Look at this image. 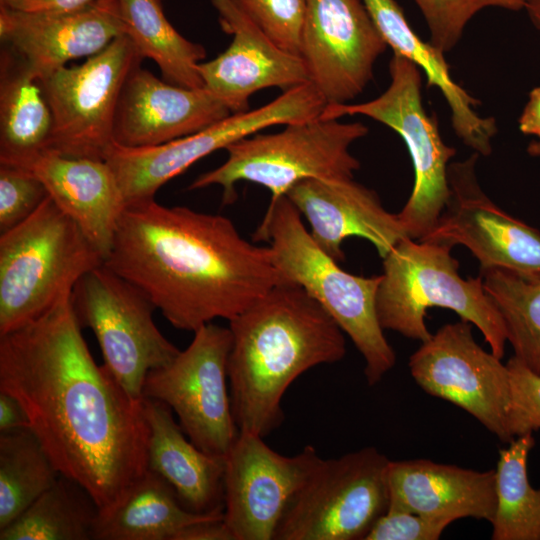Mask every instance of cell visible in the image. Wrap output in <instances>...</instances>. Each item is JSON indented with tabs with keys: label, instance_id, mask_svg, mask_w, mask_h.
Masks as SVG:
<instances>
[{
	"label": "cell",
	"instance_id": "26",
	"mask_svg": "<svg viewBox=\"0 0 540 540\" xmlns=\"http://www.w3.org/2000/svg\"><path fill=\"white\" fill-rule=\"evenodd\" d=\"M52 127L39 78L5 45L0 57V164L30 169L47 151Z\"/></svg>",
	"mask_w": 540,
	"mask_h": 540
},
{
	"label": "cell",
	"instance_id": "37",
	"mask_svg": "<svg viewBox=\"0 0 540 540\" xmlns=\"http://www.w3.org/2000/svg\"><path fill=\"white\" fill-rule=\"evenodd\" d=\"M450 524L407 511L387 510L364 540H437Z\"/></svg>",
	"mask_w": 540,
	"mask_h": 540
},
{
	"label": "cell",
	"instance_id": "41",
	"mask_svg": "<svg viewBox=\"0 0 540 540\" xmlns=\"http://www.w3.org/2000/svg\"><path fill=\"white\" fill-rule=\"evenodd\" d=\"M518 124L523 134L540 139V86L530 91Z\"/></svg>",
	"mask_w": 540,
	"mask_h": 540
},
{
	"label": "cell",
	"instance_id": "15",
	"mask_svg": "<svg viewBox=\"0 0 540 540\" xmlns=\"http://www.w3.org/2000/svg\"><path fill=\"white\" fill-rule=\"evenodd\" d=\"M322 459L312 445L285 456L264 437L239 431L223 478V520L234 540H274L287 506Z\"/></svg>",
	"mask_w": 540,
	"mask_h": 540
},
{
	"label": "cell",
	"instance_id": "40",
	"mask_svg": "<svg viewBox=\"0 0 540 540\" xmlns=\"http://www.w3.org/2000/svg\"><path fill=\"white\" fill-rule=\"evenodd\" d=\"M29 428L27 414L11 394L0 390V432Z\"/></svg>",
	"mask_w": 540,
	"mask_h": 540
},
{
	"label": "cell",
	"instance_id": "8",
	"mask_svg": "<svg viewBox=\"0 0 540 540\" xmlns=\"http://www.w3.org/2000/svg\"><path fill=\"white\" fill-rule=\"evenodd\" d=\"M389 73V86L375 99L329 104L320 117L364 115L388 126L403 139L413 164L414 184L398 216L408 236L420 240L434 227L449 199L448 168L456 149L445 144L436 119L424 108L421 70L393 53Z\"/></svg>",
	"mask_w": 540,
	"mask_h": 540
},
{
	"label": "cell",
	"instance_id": "44",
	"mask_svg": "<svg viewBox=\"0 0 540 540\" xmlns=\"http://www.w3.org/2000/svg\"><path fill=\"white\" fill-rule=\"evenodd\" d=\"M525 3V9L540 5V0H523Z\"/></svg>",
	"mask_w": 540,
	"mask_h": 540
},
{
	"label": "cell",
	"instance_id": "6",
	"mask_svg": "<svg viewBox=\"0 0 540 540\" xmlns=\"http://www.w3.org/2000/svg\"><path fill=\"white\" fill-rule=\"evenodd\" d=\"M102 264L101 253L48 196L0 235V336L71 296L79 279Z\"/></svg>",
	"mask_w": 540,
	"mask_h": 540
},
{
	"label": "cell",
	"instance_id": "2",
	"mask_svg": "<svg viewBox=\"0 0 540 540\" xmlns=\"http://www.w3.org/2000/svg\"><path fill=\"white\" fill-rule=\"evenodd\" d=\"M104 264L192 332L231 320L283 283L269 246L245 239L229 218L155 198L126 205Z\"/></svg>",
	"mask_w": 540,
	"mask_h": 540
},
{
	"label": "cell",
	"instance_id": "22",
	"mask_svg": "<svg viewBox=\"0 0 540 540\" xmlns=\"http://www.w3.org/2000/svg\"><path fill=\"white\" fill-rule=\"evenodd\" d=\"M387 510H402L450 523L473 518L492 522L495 470L478 471L428 459L390 460Z\"/></svg>",
	"mask_w": 540,
	"mask_h": 540
},
{
	"label": "cell",
	"instance_id": "10",
	"mask_svg": "<svg viewBox=\"0 0 540 540\" xmlns=\"http://www.w3.org/2000/svg\"><path fill=\"white\" fill-rule=\"evenodd\" d=\"M327 105L311 83L291 88L256 109L234 113L207 128L151 147L112 143L104 160L112 169L126 204L152 199L168 181L211 153L275 125L317 118Z\"/></svg>",
	"mask_w": 540,
	"mask_h": 540
},
{
	"label": "cell",
	"instance_id": "5",
	"mask_svg": "<svg viewBox=\"0 0 540 540\" xmlns=\"http://www.w3.org/2000/svg\"><path fill=\"white\" fill-rule=\"evenodd\" d=\"M451 248L408 237L382 258L376 294L379 323L384 330L424 342L432 335L425 323L427 309L447 308L476 326L491 352L502 359L507 342L503 319L483 287L482 276L459 275Z\"/></svg>",
	"mask_w": 540,
	"mask_h": 540
},
{
	"label": "cell",
	"instance_id": "25",
	"mask_svg": "<svg viewBox=\"0 0 540 540\" xmlns=\"http://www.w3.org/2000/svg\"><path fill=\"white\" fill-rule=\"evenodd\" d=\"M362 1L387 46L423 70L427 86L442 93L458 138L479 156L490 155L498 131L496 120L476 112L479 101L453 80L445 53L416 34L396 0Z\"/></svg>",
	"mask_w": 540,
	"mask_h": 540
},
{
	"label": "cell",
	"instance_id": "27",
	"mask_svg": "<svg viewBox=\"0 0 540 540\" xmlns=\"http://www.w3.org/2000/svg\"><path fill=\"white\" fill-rule=\"evenodd\" d=\"M223 517L189 511L169 484L147 469L116 508L98 515L92 540H176L189 525Z\"/></svg>",
	"mask_w": 540,
	"mask_h": 540
},
{
	"label": "cell",
	"instance_id": "24",
	"mask_svg": "<svg viewBox=\"0 0 540 540\" xmlns=\"http://www.w3.org/2000/svg\"><path fill=\"white\" fill-rule=\"evenodd\" d=\"M143 407L149 426L147 469L165 480L189 511L223 513L225 458L194 445L165 403L143 398Z\"/></svg>",
	"mask_w": 540,
	"mask_h": 540
},
{
	"label": "cell",
	"instance_id": "4",
	"mask_svg": "<svg viewBox=\"0 0 540 540\" xmlns=\"http://www.w3.org/2000/svg\"><path fill=\"white\" fill-rule=\"evenodd\" d=\"M254 240L267 241L283 282L302 287L336 321L361 353L368 385H376L396 362L376 311L381 275L351 274L312 238L287 196L270 201Z\"/></svg>",
	"mask_w": 540,
	"mask_h": 540
},
{
	"label": "cell",
	"instance_id": "36",
	"mask_svg": "<svg viewBox=\"0 0 540 540\" xmlns=\"http://www.w3.org/2000/svg\"><path fill=\"white\" fill-rule=\"evenodd\" d=\"M506 365L510 378L509 427L516 438L540 430V374L515 356Z\"/></svg>",
	"mask_w": 540,
	"mask_h": 540
},
{
	"label": "cell",
	"instance_id": "14",
	"mask_svg": "<svg viewBox=\"0 0 540 540\" xmlns=\"http://www.w3.org/2000/svg\"><path fill=\"white\" fill-rule=\"evenodd\" d=\"M410 373L427 394L468 412L503 443L509 427V370L474 339L471 323H448L422 342L409 359Z\"/></svg>",
	"mask_w": 540,
	"mask_h": 540
},
{
	"label": "cell",
	"instance_id": "35",
	"mask_svg": "<svg viewBox=\"0 0 540 540\" xmlns=\"http://www.w3.org/2000/svg\"><path fill=\"white\" fill-rule=\"evenodd\" d=\"M48 196L32 170L0 164V233L29 218Z\"/></svg>",
	"mask_w": 540,
	"mask_h": 540
},
{
	"label": "cell",
	"instance_id": "13",
	"mask_svg": "<svg viewBox=\"0 0 540 540\" xmlns=\"http://www.w3.org/2000/svg\"><path fill=\"white\" fill-rule=\"evenodd\" d=\"M144 58L125 34L80 65L63 66L40 80L53 127L47 151L104 159L125 81Z\"/></svg>",
	"mask_w": 540,
	"mask_h": 540
},
{
	"label": "cell",
	"instance_id": "29",
	"mask_svg": "<svg viewBox=\"0 0 540 540\" xmlns=\"http://www.w3.org/2000/svg\"><path fill=\"white\" fill-rule=\"evenodd\" d=\"M98 515L90 494L60 474L23 513L0 529V540H91Z\"/></svg>",
	"mask_w": 540,
	"mask_h": 540
},
{
	"label": "cell",
	"instance_id": "30",
	"mask_svg": "<svg viewBox=\"0 0 540 540\" xmlns=\"http://www.w3.org/2000/svg\"><path fill=\"white\" fill-rule=\"evenodd\" d=\"M534 445L535 438L529 433L499 451L493 540H540V488L530 484L527 469Z\"/></svg>",
	"mask_w": 540,
	"mask_h": 540
},
{
	"label": "cell",
	"instance_id": "19",
	"mask_svg": "<svg viewBox=\"0 0 540 540\" xmlns=\"http://www.w3.org/2000/svg\"><path fill=\"white\" fill-rule=\"evenodd\" d=\"M124 34L118 0L83 8L31 13L0 6L1 41L17 53L39 80L70 60L90 57Z\"/></svg>",
	"mask_w": 540,
	"mask_h": 540
},
{
	"label": "cell",
	"instance_id": "12",
	"mask_svg": "<svg viewBox=\"0 0 540 540\" xmlns=\"http://www.w3.org/2000/svg\"><path fill=\"white\" fill-rule=\"evenodd\" d=\"M193 333L186 349L147 374L143 398L165 403L194 445L225 458L239 434L227 385L231 332L211 322Z\"/></svg>",
	"mask_w": 540,
	"mask_h": 540
},
{
	"label": "cell",
	"instance_id": "32",
	"mask_svg": "<svg viewBox=\"0 0 540 540\" xmlns=\"http://www.w3.org/2000/svg\"><path fill=\"white\" fill-rule=\"evenodd\" d=\"M481 276L503 319L514 356L540 374V273L493 268L481 271Z\"/></svg>",
	"mask_w": 540,
	"mask_h": 540
},
{
	"label": "cell",
	"instance_id": "31",
	"mask_svg": "<svg viewBox=\"0 0 540 540\" xmlns=\"http://www.w3.org/2000/svg\"><path fill=\"white\" fill-rule=\"evenodd\" d=\"M59 475L29 428L0 432V529L23 513Z\"/></svg>",
	"mask_w": 540,
	"mask_h": 540
},
{
	"label": "cell",
	"instance_id": "43",
	"mask_svg": "<svg viewBox=\"0 0 540 540\" xmlns=\"http://www.w3.org/2000/svg\"><path fill=\"white\" fill-rule=\"evenodd\" d=\"M527 152L530 156L540 157V139H534L527 147Z\"/></svg>",
	"mask_w": 540,
	"mask_h": 540
},
{
	"label": "cell",
	"instance_id": "17",
	"mask_svg": "<svg viewBox=\"0 0 540 540\" xmlns=\"http://www.w3.org/2000/svg\"><path fill=\"white\" fill-rule=\"evenodd\" d=\"M473 153L450 163V195L434 227L419 241L461 244L480 263V270L508 269L540 273V231L514 218L497 206L481 189Z\"/></svg>",
	"mask_w": 540,
	"mask_h": 540
},
{
	"label": "cell",
	"instance_id": "20",
	"mask_svg": "<svg viewBox=\"0 0 540 540\" xmlns=\"http://www.w3.org/2000/svg\"><path fill=\"white\" fill-rule=\"evenodd\" d=\"M231 114L205 87L168 83L140 65L123 85L113 142L129 148L157 146L199 132Z\"/></svg>",
	"mask_w": 540,
	"mask_h": 540
},
{
	"label": "cell",
	"instance_id": "23",
	"mask_svg": "<svg viewBox=\"0 0 540 540\" xmlns=\"http://www.w3.org/2000/svg\"><path fill=\"white\" fill-rule=\"evenodd\" d=\"M29 170L40 178L49 197L105 260L127 205L107 162L45 151Z\"/></svg>",
	"mask_w": 540,
	"mask_h": 540
},
{
	"label": "cell",
	"instance_id": "9",
	"mask_svg": "<svg viewBox=\"0 0 540 540\" xmlns=\"http://www.w3.org/2000/svg\"><path fill=\"white\" fill-rule=\"evenodd\" d=\"M71 304L81 328L95 335L105 367L130 397L142 401L147 374L180 352L154 323V304L105 264L79 279Z\"/></svg>",
	"mask_w": 540,
	"mask_h": 540
},
{
	"label": "cell",
	"instance_id": "34",
	"mask_svg": "<svg viewBox=\"0 0 540 540\" xmlns=\"http://www.w3.org/2000/svg\"><path fill=\"white\" fill-rule=\"evenodd\" d=\"M276 45L300 56L307 0H231Z\"/></svg>",
	"mask_w": 540,
	"mask_h": 540
},
{
	"label": "cell",
	"instance_id": "39",
	"mask_svg": "<svg viewBox=\"0 0 540 540\" xmlns=\"http://www.w3.org/2000/svg\"><path fill=\"white\" fill-rule=\"evenodd\" d=\"M176 540H234L223 518L196 522L184 528Z\"/></svg>",
	"mask_w": 540,
	"mask_h": 540
},
{
	"label": "cell",
	"instance_id": "11",
	"mask_svg": "<svg viewBox=\"0 0 540 540\" xmlns=\"http://www.w3.org/2000/svg\"><path fill=\"white\" fill-rule=\"evenodd\" d=\"M389 462L375 447L322 459L287 506L274 540H364L388 509Z\"/></svg>",
	"mask_w": 540,
	"mask_h": 540
},
{
	"label": "cell",
	"instance_id": "16",
	"mask_svg": "<svg viewBox=\"0 0 540 540\" xmlns=\"http://www.w3.org/2000/svg\"><path fill=\"white\" fill-rule=\"evenodd\" d=\"M387 47L362 0H307L300 56L327 105L360 95Z\"/></svg>",
	"mask_w": 540,
	"mask_h": 540
},
{
	"label": "cell",
	"instance_id": "38",
	"mask_svg": "<svg viewBox=\"0 0 540 540\" xmlns=\"http://www.w3.org/2000/svg\"><path fill=\"white\" fill-rule=\"evenodd\" d=\"M98 0H0V6L22 12L43 13L75 10Z\"/></svg>",
	"mask_w": 540,
	"mask_h": 540
},
{
	"label": "cell",
	"instance_id": "1",
	"mask_svg": "<svg viewBox=\"0 0 540 540\" xmlns=\"http://www.w3.org/2000/svg\"><path fill=\"white\" fill-rule=\"evenodd\" d=\"M0 390L20 402L59 473L90 494L99 514L116 508L147 471L143 400L95 362L71 296L0 336Z\"/></svg>",
	"mask_w": 540,
	"mask_h": 540
},
{
	"label": "cell",
	"instance_id": "7",
	"mask_svg": "<svg viewBox=\"0 0 540 540\" xmlns=\"http://www.w3.org/2000/svg\"><path fill=\"white\" fill-rule=\"evenodd\" d=\"M367 133L361 122L320 116L288 124L277 133L258 132L228 146L226 161L199 175L188 189L221 186L222 203L230 205L237 198L236 184L242 181L263 186L274 201L305 179L353 178L360 162L350 147Z\"/></svg>",
	"mask_w": 540,
	"mask_h": 540
},
{
	"label": "cell",
	"instance_id": "42",
	"mask_svg": "<svg viewBox=\"0 0 540 540\" xmlns=\"http://www.w3.org/2000/svg\"><path fill=\"white\" fill-rule=\"evenodd\" d=\"M531 21L540 30V5L526 9Z\"/></svg>",
	"mask_w": 540,
	"mask_h": 540
},
{
	"label": "cell",
	"instance_id": "18",
	"mask_svg": "<svg viewBox=\"0 0 540 540\" xmlns=\"http://www.w3.org/2000/svg\"><path fill=\"white\" fill-rule=\"evenodd\" d=\"M221 29L232 35L229 47L198 66L204 87L234 113L249 110L259 90L283 91L310 82L299 55L285 51L262 32L231 0H211Z\"/></svg>",
	"mask_w": 540,
	"mask_h": 540
},
{
	"label": "cell",
	"instance_id": "28",
	"mask_svg": "<svg viewBox=\"0 0 540 540\" xmlns=\"http://www.w3.org/2000/svg\"><path fill=\"white\" fill-rule=\"evenodd\" d=\"M124 34L143 58L154 61L168 83L204 87L198 66L205 48L183 37L168 21L161 0H118Z\"/></svg>",
	"mask_w": 540,
	"mask_h": 540
},
{
	"label": "cell",
	"instance_id": "33",
	"mask_svg": "<svg viewBox=\"0 0 540 540\" xmlns=\"http://www.w3.org/2000/svg\"><path fill=\"white\" fill-rule=\"evenodd\" d=\"M422 13L430 42L442 52L451 51L460 41L471 19L486 8L510 11L525 9L523 0H413Z\"/></svg>",
	"mask_w": 540,
	"mask_h": 540
},
{
	"label": "cell",
	"instance_id": "3",
	"mask_svg": "<svg viewBox=\"0 0 540 540\" xmlns=\"http://www.w3.org/2000/svg\"><path fill=\"white\" fill-rule=\"evenodd\" d=\"M227 373L239 431L268 436L284 420L282 398L301 374L342 360L344 332L302 287L280 283L229 320Z\"/></svg>",
	"mask_w": 540,
	"mask_h": 540
},
{
	"label": "cell",
	"instance_id": "21",
	"mask_svg": "<svg viewBox=\"0 0 540 540\" xmlns=\"http://www.w3.org/2000/svg\"><path fill=\"white\" fill-rule=\"evenodd\" d=\"M286 196L308 222L314 241L338 262L344 260L347 238L368 240L383 258L409 237L398 213L388 212L378 194L354 178L305 179Z\"/></svg>",
	"mask_w": 540,
	"mask_h": 540
}]
</instances>
